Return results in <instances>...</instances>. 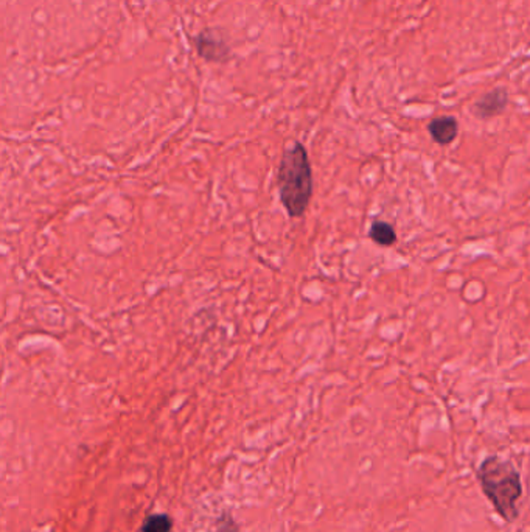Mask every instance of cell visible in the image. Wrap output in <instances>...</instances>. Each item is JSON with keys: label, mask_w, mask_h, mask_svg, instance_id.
I'll use <instances>...</instances> for the list:
<instances>
[{"label": "cell", "mask_w": 530, "mask_h": 532, "mask_svg": "<svg viewBox=\"0 0 530 532\" xmlns=\"http://www.w3.org/2000/svg\"><path fill=\"white\" fill-rule=\"evenodd\" d=\"M313 168L305 146L293 142L285 148L277 170L279 198L291 218L305 214L313 196Z\"/></svg>", "instance_id": "1"}, {"label": "cell", "mask_w": 530, "mask_h": 532, "mask_svg": "<svg viewBox=\"0 0 530 532\" xmlns=\"http://www.w3.org/2000/svg\"><path fill=\"white\" fill-rule=\"evenodd\" d=\"M476 477L482 492L504 522L512 523L515 518H518L523 483L520 472L514 464L496 455L487 457L477 468Z\"/></svg>", "instance_id": "2"}, {"label": "cell", "mask_w": 530, "mask_h": 532, "mask_svg": "<svg viewBox=\"0 0 530 532\" xmlns=\"http://www.w3.org/2000/svg\"><path fill=\"white\" fill-rule=\"evenodd\" d=\"M507 103H509L507 91L504 87H496V89L487 92L485 95H482L473 105L472 111L477 118L487 120V118L496 117L499 114H503Z\"/></svg>", "instance_id": "3"}, {"label": "cell", "mask_w": 530, "mask_h": 532, "mask_svg": "<svg viewBox=\"0 0 530 532\" xmlns=\"http://www.w3.org/2000/svg\"><path fill=\"white\" fill-rule=\"evenodd\" d=\"M429 136L439 146H450L459 135V124L451 115L433 118L428 125Z\"/></svg>", "instance_id": "4"}, {"label": "cell", "mask_w": 530, "mask_h": 532, "mask_svg": "<svg viewBox=\"0 0 530 532\" xmlns=\"http://www.w3.org/2000/svg\"><path fill=\"white\" fill-rule=\"evenodd\" d=\"M370 240L380 245V246L389 247L396 243V232L391 223L385 221H375L369 231Z\"/></svg>", "instance_id": "5"}, {"label": "cell", "mask_w": 530, "mask_h": 532, "mask_svg": "<svg viewBox=\"0 0 530 532\" xmlns=\"http://www.w3.org/2000/svg\"><path fill=\"white\" fill-rule=\"evenodd\" d=\"M172 531V520L166 516H153L146 520L144 532H170Z\"/></svg>", "instance_id": "6"}]
</instances>
